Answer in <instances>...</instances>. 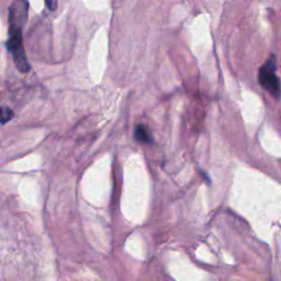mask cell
<instances>
[{
  "mask_svg": "<svg viewBox=\"0 0 281 281\" xmlns=\"http://www.w3.org/2000/svg\"><path fill=\"white\" fill-rule=\"evenodd\" d=\"M28 0H14L9 7V38L7 42L16 67L21 73L30 71V64L23 47L22 31L28 19Z\"/></svg>",
  "mask_w": 281,
  "mask_h": 281,
  "instance_id": "cell-1",
  "label": "cell"
},
{
  "mask_svg": "<svg viewBox=\"0 0 281 281\" xmlns=\"http://www.w3.org/2000/svg\"><path fill=\"white\" fill-rule=\"evenodd\" d=\"M259 84L276 99L281 96V86L278 76H277V63L275 56H270L259 69L258 75Z\"/></svg>",
  "mask_w": 281,
  "mask_h": 281,
  "instance_id": "cell-2",
  "label": "cell"
},
{
  "mask_svg": "<svg viewBox=\"0 0 281 281\" xmlns=\"http://www.w3.org/2000/svg\"><path fill=\"white\" fill-rule=\"evenodd\" d=\"M134 137H135V140L137 142H140V143L150 144L153 142L152 135H150L148 127H146V125H144V124H138L137 125L135 131H134Z\"/></svg>",
  "mask_w": 281,
  "mask_h": 281,
  "instance_id": "cell-3",
  "label": "cell"
},
{
  "mask_svg": "<svg viewBox=\"0 0 281 281\" xmlns=\"http://www.w3.org/2000/svg\"><path fill=\"white\" fill-rule=\"evenodd\" d=\"M14 112L10 109V108H7L3 106L1 108V123L2 124H6L7 122H9V121L14 118Z\"/></svg>",
  "mask_w": 281,
  "mask_h": 281,
  "instance_id": "cell-4",
  "label": "cell"
},
{
  "mask_svg": "<svg viewBox=\"0 0 281 281\" xmlns=\"http://www.w3.org/2000/svg\"><path fill=\"white\" fill-rule=\"evenodd\" d=\"M46 7L49 8L51 11H55L57 8V0H45Z\"/></svg>",
  "mask_w": 281,
  "mask_h": 281,
  "instance_id": "cell-5",
  "label": "cell"
}]
</instances>
